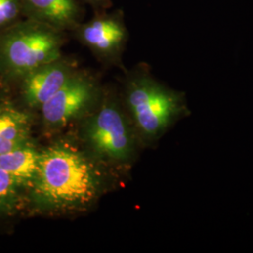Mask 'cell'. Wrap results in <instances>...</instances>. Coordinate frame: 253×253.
<instances>
[{"mask_svg":"<svg viewBox=\"0 0 253 253\" xmlns=\"http://www.w3.org/2000/svg\"><path fill=\"white\" fill-rule=\"evenodd\" d=\"M102 188L100 170L89 157L66 142L42 151L36 178L30 187L34 205L46 212L85 209Z\"/></svg>","mask_w":253,"mask_h":253,"instance_id":"6da1fadb","label":"cell"},{"mask_svg":"<svg viewBox=\"0 0 253 253\" xmlns=\"http://www.w3.org/2000/svg\"><path fill=\"white\" fill-rule=\"evenodd\" d=\"M79 36L95 53L109 55L117 53L124 44L126 28L117 18L99 17L84 25Z\"/></svg>","mask_w":253,"mask_h":253,"instance_id":"52a82bcc","label":"cell"},{"mask_svg":"<svg viewBox=\"0 0 253 253\" xmlns=\"http://www.w3.org/2000/svg\"><path fill=\"white\" fill-rule=\"evenodd\" d=\"M30 126V119L25 112L0 106V154L28 143Z\"/></svg>","mask_w":253,"mask_h":253,"instance_id":"30bf717a","label":"cell"},{"mask_svg":"<svg viewBox=\"0 0 253 253\" xmlns=\"http://www.w3.org/2000/svg\"><path fill=\"white\" fill-rule=\"evenodd\" d=\"M23 189L28 188L0 168V211L14 207Z\"/></svg>","mask_w":253,"mask_h":253,"instance_id":"8fae6325","label":"cell"},{"mask_svg":"<svg viewBox=\"0 0 253 253\" xmlns=\"http://www.w3.org/2000/svg\"><path fill=\"white\" fill-rule=\"evenodd\" d=\"M83 139L95 158L118 164L134 159L140 141L131 121L113 102L103 103L87 118Z\"/></svg>","mask_w":253,"mask_h":253,"instance_id":"277c9868","label":"cell"},{"mask_svg":"<svg viewBox=\"0 0 253 253\" xmlns=\"http://www.w3.org/2000/svg\"><path fill=\"white\" fill-rule=\"evenodd\" d=\"M22 13L21 0H0V28L13 25Z\"/></svg>","mask_w":253,"mask_h":253,"instance_id":"7c38bea8","label":"cell"},{"mask_svg":"<svg viewBox=\"0 0 253 253\" xmlns=\"http://www.w3.org/2000/svg\"><path fill=\"white\" fill-rule=\"evenodd\" d=\"M92 1H96V0H92Z\"/></svg>","mask_w":253,"mask_h":253,"instance_id":"4fadbf2b","label":"cell"},{"mask_svg":"<svg viewBox=\"0 0 253 253\" xmlns=\"http://www.w3.org/2000/svg\"><path fill=\"white\" fill-rule=\"evenodd\" d=\"M21 3L27 18L59 30L74 26L80 15L74 0H21Z\"/></svg>","mask_w":253,"mask_h":253,"instance_id":"ba28073f","label":"cell"},{"mask_svg":"<svg viewBox=\"0 0 253 253\" xmlns=\"http://www.w3.org/2000/svg\"><path fill=\"white\" fill-rule=\"evenodd\" d=\"M74 73L73 66L62 58L27 73L23 77L25 100L32 107H42Z\"/></svg>","mask_w":253,"mask_h":253,"instance_id":"8992f818","label":"cell"},{"mask_svg":"<svg viewBox=\"0 0 253 253\" xmlns=\"http://www.w3.org/2000/svg\"><path fill=\"white\" fill-rule=\"evenodd\" d=\"M60 30L36 20L13 24L0 36V64L16 77L61 58Z\"/></svg>","mask_w":253,"mask_h":253,"instance_id":"3957f363","label":"cell"},{"mask_svg":"<svg viewBox=\"0 0 253 253\" xmlns=\"http://www.w3.org/2000/svg\"><path fill=\"white\" fill-rule=\"evenodd\" d=\"M126 104L139 140L156 143L179 119L190 115L185 95L155 80L146 72L127 84Z\"/></svg>","mask_w":253,"mask_h":253,"instance_id":"7a4b0ae2","label":"cell"},{"mask_svg":"<svg viewBox=\"0 0 253 253\" xmlns=\"http://www.w3.org/2000/svg\"><path fill=\"white\" fill-rule=\"evenodd\" d=\"M42 152L27 143L9 152L0 154V168L30 189L36 178Z\"/></svg>","mask_w":253,"mask_h":253,"instance_id":"9c48e42d","label":"cell"},{"mask_svg":"<svg viewBox=\"0 0 253 253\" xmlns=\"http://www.w3.org/2000/svg\"><path fill=\"white\" fill-rule=\"evenodd\" d=\"M94 83L74 73L63 86L41 107L46 126L58 128L86 113L96 100Z\"/></svg>","mask_w":253,"mask_h":253,"instance_id":"5b68a950","label":"cell"}]
</instances>
